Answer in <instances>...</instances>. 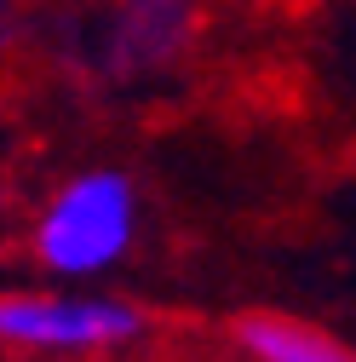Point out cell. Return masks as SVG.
I'll return each mask as SVG.
<instances>
[{"label": "cell", "mask_w": 356, "mask_h": 362, "mask_svg": "<svg viewBox=\"0 0 356 362\" xmlns=\"http://www.w3.org/2000/svg\"><path fill=\"white\" fill-rule=\"evenodd\" d=\"M138 230V190L115 167L75 173L69 185L52 196V207L40 213L35 253L58 276H98L109 270Z\"/></svg>", "instance_id": "1"}, {"label": "cell", "mask_w": 356, "mask_h": 362, "mask_svg": "<svg viewBox=\"0 0 356 362\" xmlns=\"http://www.w3.org/2000/svg\"><path fill=\"white\" fill-rule=\"evenodd\" d=\"M144 316L121 299H69V293H6L0 339L23 351H109L138 339Z\"/></svg>", "instance_id": "2"}, {"label": "cell", "mask_w": 356, "mask_h": 362, "mask_svg": "<svg viewBox=\"0 0 356 362\" xmlns=\"http://www.w3.org/2000/svg\"><path fill=\"white\" fill-rule=\"evenodd\" d=\"M184 23H190V0H121V12L104 40V64L109 69H155L184 47Z\"/></svg>", "instance_id": "3"}, {"label": "cell", "mask_w": 356, "mask_h": 362, "mask_svg": "<svg viewBox=\"0 0 356 362\" xmlns=\"http://www.w3.org/2000/svg\"><path fill=\"white\" fill-rule=\"evenodd\" d=\"M236 339L247 356L259 362H356V351H345L333 334L322 328H304V322H287V316H271V310H253L236 322Z\"/></svg>", "instance_id": "4"}]
</instances>
